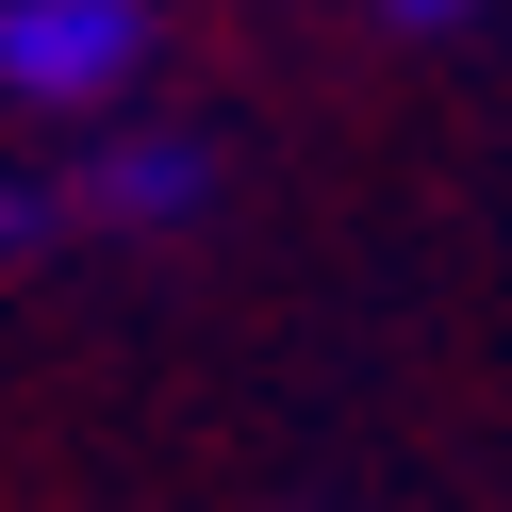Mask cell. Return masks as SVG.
Segmentation results:
<instances>
[{
  "label": "cell",
  "mask_w": 512,
  "mask_h": 512,
  "mask_svg": "<svg viewBox=\"0 0 512 512\" xmlns=\"http://www.w3.org/2000/svg\"><path fill=\"white\" fill-rule=\"evenodd\" d=\"M50 199H67V232L149 248V232H182V215L215 199V149H199V133H166V116H100V133L50 166Z\"/></svg>",
  "instance_id": "obj_2"
},
{
  "label": "cell",
  "mask_w": 512,
  "mask_h": 512,
  "mask_svg": "<svg viewBox=\"0 0 512 512\" xmlns=\"http://www.w3.org/2000/svg\"><path fill=\"white\" fill-rule=\"evenodd\" d=\"M149 50H166V17L149 0H0V100H34V116H133Z\"/></svg>",
  "instance_id": "obj_1"
},
{
  "label": "cell",
  "mask_w": 512,
  "mask_h": 512,
  "mask_svg": "<svg viewBox=\"0 0 512 512\" xmlns=\"http://www.w3.org/2000/svg\"><path fill=\"white\" fill-rule=\"evenodd\" d=\"M34 248H67V199L50 166H0V265H34Z\"/></svg>",
  "instance_id": "obj_3"
},
{
  "label": "cell",
  "mask_w": 512,
  "mask_h": 512,
  "mask_svg": "<svg viewBox=\"0 0 512 512\" xmlns=\"http://www.w3.org/2000/svg\"><path fill=\"white\" fill-rule=\"evenodd\" d=\"M380 17H397V34H446V17H479V0H380Z\"/></svg>",
  "instance_id": "obj_4"
}]
</instances>
